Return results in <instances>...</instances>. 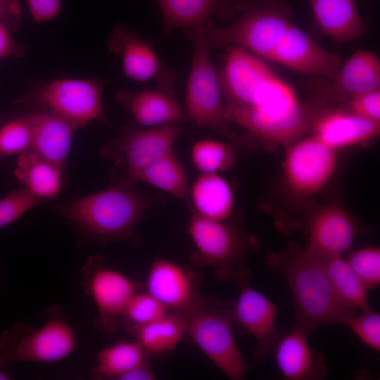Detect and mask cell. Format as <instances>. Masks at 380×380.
<instances>
[{
	"label": "cell",
	"mask_w": 380,
	"mask_h": 380,
	"mask_svg": "<svg viewBox=\"0 0 380 380\" xmlns=\"http://www.w3.org/2000/svg\"><path fill=\"white\" fill-rule=\"evenodd\" d=\"M226 48L219 77L228 120L274 145L287 146L309 134L324 104L303 102L259 56L239 46Z\"/></svg>",
	"instance_id": "1"
},
{
	"label": "cell",
	"mask_w": 380,
	"mask_h": 380,
	"mask_svg": "<svg viewBox=\"0 0 380 380\" xmlns=\"http://www.w3.org/2000/svg\"><path fill=\"white\" fill-rule=\"evenodd\" d=\"M135 182L118 179L110 187L60 204L57 210L80 233L82 241L99 245L141 242L135 227L148 208L161 204L158 195L139 191Z\"/></svg>",
	"instance_id": "2"
},
{
	"label": "cell",
	"mask_w": 380,
	"mask_h": 380,
	"mask_svg": "<svg viewBox=\"0 0 380 380\" xmlns=\"http://www.w3.org/2000/svg\"><path fill=\"white\" fill-rule=\"evenodd\" d=\"M267 265L281 273L291 289L296 308V324L310 334L315 330L342 324L355 313L336 295L320 258L307 248L291 243L279 253H269Z\"/></svg>",
	"instance_id": "3"
},
{
	"label": "cell",
	"mask_w": 380,
	"mask_h": 380,
	"mask_svg": "<svg viewBox=\"0 0 380 380\" xmlns=\"http://www.w3.org/2000/svg\"><path fill=\"white\" fill-rule=\"evenodd\" d=\"M213 23L182 30L193 44V57L186 91V115L195 125L222 134L235 148L251 146L247 137L236 132L226 114L217 70L210 57L205 30Z\"/></svg>",
	"instance_id": "4"
},
{
	"label": "cell",
	"mask_w": 380,
	"mask_h": 380,
	"mask_svg": "<svg viewBox=\"0 0 380 380\" xmlns=\"http://www.w3.org/2000/svg\"><path fill=\"white\" fill-rule=\"evenodd\" d=\"M45 318L39 327L18 322L0 334V367L22 362H57L77 350L78 336L64 310L51 305Z\"/></svg>",
	"instance_id": "5"
},
{
	"label": "cell",
	"mask_w": 380,
	"mask_h": 380,
	"mask_svg": "<svg viewBox=\"0 0 380 380\" xmlns=\"http://www.w3.org/2000/svg\"><path fill=\"white\" fill-rule=\"evenodd\" d=\"M232 305L205 297L186 315V334L229 379L241 380L248 366L235 340Z\"/></svg>",
	"instance_id": "6"
},
{
	"label": "cell",
	"mask_w": 380,
	"mask_h": 380,
	"mask_svg": "<svg viewBox=\"0 0 380 380\" xmlns=\"http://www.w3.org/2000/svg\"><path fill=\"white\" fill-rule=\"evenodd\" d=\"M188 232L195 246L192 261L213 270L221 281L234 279L254 241L233 227L206 218L195 211L189 220Z\"/></svg>",
	"instance_id": "7"
},
{
	"label": "cell",
	"mask_w": 380,
	"mask_h": 380,
	"mask_svg": "<svg viewBox=\"0 0 380 380\" xmlns=\"http://www.w3.org/2000/svg\"><path fill=\"white\" fill-rule=\"evenodd\" d=\"M84 292L96 308L93 323L101 332H115L122 324L125 308L139 291V284L127 274L108 267L100 255L89 257L80 271Z\"/></svg>",
	"instance_id": "8"
},
{
	"label": "cell",
	"mask_w": 380,
	"mask_h": 380,
	"mask_svg": "<svg viewBox=\"0 0 380 380\" xmlns=\"http://www.w3.org/2000/svg\"><path fill=\"white\" fill-rule=\"evenodd\" d=\"M184 127L177 124L139 129L127 127L121 134L110 140L101 149L103 157L121 167L122 178L135 182L148 165L174 151V144Z\"/></svg>",
	"instance_id": "9"
},
{
	"label": "cell",
	"mask_w": 380,
	"mask_h": 380,
	"mask_svg": "<svg viewBox=\"0 0 380 380\" xmlns=\"http://www.w3.org/2000/svg\"><path fill=\"white\" fill-rule=\"evenodd\" d=\"M338 163V150L313 136L287 146L284 161L285 183L296 197H310L331 179Z\"/></svg>",
	"instance_id": "10"
},
{
	"label": "cell",
	"mask_w": 380,
	"mask_h": 380,
	"mask_svg": "<svg viewBox=\"0 0 380 380\" xmlns=\"http://www.w3.org/2000/svg\"><path fill=\"white\" fill-rule=\"evenodd\" d=\"M249 276L248 270L243 266L232 279L240 293L232 305L231 315L235 325L255 338L252 365H256L272 354L281 331L276 327L279 308L251 286Z\"/></svg>",
	"instance_id": "11"
},
{
	"label": "cell",
	"mask_w": 380,
	"mask_h": 380,
	"mask_svg": "<svg viewBox=\"0 0 380 380\" xmlns=\"http://www.w3.org/2000/svg\"><path fill=\"white\" fill-rule=\"evenodd\" d=\"M103 89V81L98 77L58 79L39 89L36 100L79 129L95 120L106 122Z\"/></svg>",
	"instance_id": "12"
},
{
	"label": "cell",
	"mask_w": 380,
	"mask_h": 380,
	"mask_svg": "<svg viewBox=\"0 0 380 380\" xmlns=\"http://www.w3.org/2000/svg\"><path fill=\"white\" fill-rule=\"evenodd\" d=\"M108 48L120 57L127 77L142 82L154 81L156 89L176 93L175 71L165 67L150 42L127 25H118L114 27Z\"/></svg>",
	"instance_id": "13"
},
{
	"label": "cell",
	"mask_w": 380,
	"mask_h": 380,
	"mask_svg": "<svg viewBox=\"0 0 380 380\" xmlns=\"http://www.w3.org/2000/svg\"><path fill=\"white\" fill-rule=\"evenodd\" d=\"M309 87L327 105H343L352 97L380 89V61L369 50L355 52L331 78L312 76Z\"/></svg>",
	"instance_id": "14"
},
{
	"label": "cell",
	"mask_w": 380,
	"mask_h": 380,
	"mask_svg": "<svg viewBox=\"0 0 380 380\" xmlns=\"http://www.w3.org/2000/svg\"><path fill=\"white\" fill-rule=\"evenodd\" d=\"M200 275L166 258L151 265L145 280L146 292L169 311L189 315L205 299L200 292Z\"/></svg>",
	"instance_id": "15"
},
{
	"label": "cell",
	"mask_w": 380,
	"mask_h": 380,
	"mask_svg": "<svg viewBox=\"0 0 380 380\" xmlns=\"http://www.w3.org/2000/svg\"><path fill=\"white\" fill-rule=\"evenodd\" d=\"M380 122L364 118L343 106H324L316 115L310 134L334 149L367 142L379 135Z\"/></svg>",
	"instance_id": "16"
},
{
	"label": "cell",
	"mask_w": 380,
	"mask_h": 380,
	"mask_svg": "<svg viewBox=\"0 0 380 380\" xmlns=\"http://www.w3.org/2000/svg\"><path fill=\"white\" fill-rule=\"evenodd\" d=\"M361 227L343 208L327 205L317 210L307 224V248L318 257L342 255L350 250Z\"/></svg>",
	"instance_id": "17"
},
{
	"label": "cell",
	"mask_w": 380,
	"mask_h": 380,
	"mask_svg": "<svg viewBox=\"0 0 380 380\" xmlns=\"http://www.w3.org/2000/svg\"><path fill=\"white\" fill-rule=\"evenodd\" d=\"M310 333L296 324L281 331L274 348L277 365L284 379L322 380L327 373L324 355L308 343Z\"/></svg>",
	"instance_id": "18"
},
{
	"label": "cell",
	"mask_w": 380,
	"mask_h": 380,
	"mask_svg": "<svg viewBox=\"0 0 380 380\" xmlns=\"http://www.w3.org/2000/svg\"><path fill=\"white\" fill-rule=\"evenodd\" d=\"M243 0H156L162 16L163 32L207 25L214 18L229 20L239 12Z\"/></svg>",
	"instance_id": "19"
},
{
	"label": "cell",
	"mask_w": 380,
	"mask_h": 380,
	"mask_svg": "<svg viewBox=\"0 0 380 380\" xmlns=\"http://www.w3.org/2000/svg\"><path fill=\"white\" fill-rule=\"evenodd\" d=\"M115 101L128 108L136 121L143 126L174 125L187 119L176 93L158 89L137 91L122 89L117 92Z\"/></svg>",
	"instance_id": "20"
},
{
	"label": "cell",
	"mask_w": 380,
	"mask_h": 380,
	"mask_svg": "<svg viewBox=\"0 0 380 380\" xmlns=\"http://www.w3.org/2000/svg\"><path fill=\"white\" fill-rule=\"evenodd\" d=\"M32 129V149L65 170L72 139L77 128L49 110L25 114Z\"/></svg>",
	"instance_id": "21"
},
{
	"label": "cell",
	"mask_w": 380,
	"mask_h": 380,
	"mask_svg": "<svg viewBox=\"0 0 380 380\" xmlns=\"http://www.w3.org/2000/svg\"><path fill=\"white\" fill-rule=\"evenodd\" d=\"M320 31L338 44L362 36L367 30L354 0H308Z\"/></svg>",
	"instance_id": "22"
},
{
	"label": "cell",
	"mask_w": 380,
	"mask_h": 380,
	"mask_svg": "<svg viewBox=\"0 0 380 380\" xmlns=\"http://www.w3.org/2000/svg\"><path fill=\"white\" fill-rule=\"evenodd\" d=\"M64 169L32 150L18 155L14 175L42 201L56 198L64 187Z\"/></svg>",
	"instance_id": "23"
},
{
	"label": "cell",
	"mask_w": 380,
	"mask_h": 380,
	"mask_svg": "<svg viewBox=\"0 0 380 380\" xmlns=\"http://www.w3.org/2000/svg\"><path fill=\"white\" fill-rule=\"evenodd\" d=\"M193 211L217 222H224L234 208V194L229 184L217 173H203L190 191Z\"/></svg>",
	"instance_id": "24"
},
{
	"label": "cell",
	"mask_w": 380,
	"mask_h": 380,
	"mask_svg": "<svg viewBox=\"0 0 380 380\" xmlns=\"http://www.w3.org/2000/svg\"><path fill=\"white\" fill-rule=\"evenodd\" d=\"M186 315L168 311L159 319L132 332L146 353L162 354L175 350L186 333Z\"/></svg>",
	"instance_id": "25"
},
{
	"label": "cell",
	"mask_w": 380,
	"mask_h": 380,
	"mask_svg": "<svg viewBox=\"0 0 380 380\" xmlns=\"http://www.w3.org/2000/svg\"><path fill=\"white\" fill-rule=\"evenodd\" d=\"M331 286L340 301L357 312L370 309L367 289L341 255L320 258Z\"/></svg>",
	"instance_id": "26"
},
{
	"label": "cell",
	"mask_w": 380,
	"mask_h": 380,
	"mask_svg": "<svg viewBox=\"0 0 380 380\" xmlns=\"http://www.w3.org/2000/svg\"><path fill=\"white\" fill-rule=\"evenodd\" d=\"M135 182H144L168 192L184 201L193 211L186 174L174 151L148 165Z\"/></svg>",
	"instance_id": "27"
},
{
	"label": "cell",
	"mask_w": 380,
	"mask_h": 380,
	"mask_svg": "<svg viewBox=\"0 0 380 380\" xmlns=\"http://www.w3.org/2000/svg\"><path fill=\"white\" fill-rule=\"evenodd\" d=\"M148 356L137 339L121 341L97 353L91 372L96 377L117 380L133 367L147 361Z\"/></svg>",
	"instance_id": "28"
},
{
	"label": "cell",
	"mask_w": 380,
	"mask_h": 380,
	"mask_svg": "<svg viewBox=\"0 0 380 380\" xmlns=\"http://www.w3.org/2000/svg\"><path fill=\"white\" fill-rule=\"evenodd\" d=\"M235 151L236 148L229 143L205 139L194 145L191 158L195 167L202 173H217L234 165Z\"/></svg>",
	"instance_id": "29"
},
{
	"label": "cell",
	"mask_w": 380,
	"mask_h": 380,
	"mask_svg": "<svg viewBox=\"0 0 380 380\" xmlns=\"http://www.w3.org/2000/svg\"><path fill=\"white\" fill-rule=\"evenodd\" d=\"M168 311L148 292L137 291L125 308L122 324L132 332L136 329L159 319Z\"/></svg>",
	"instance_id": "30"
},
{
	"label": "cell",
	"mask_w": 380,
	"mask_h": 380,
	"mask_svg": "<svg viewBox=\"0 0 380 380\" xmlns=\"http://www.w3.org/2000/svg\"><path fill=\"white\" fill-rule=\"evenodd\" d=\"M32 129L25 114L0 128V156L22 154L32 149Z\"/></svg>",
	"instance_id": "31"
},
{
	"label": "cell",
	"mask_w": 380,
	"mask_h": 380,
	"mask_svg": "<svg viewBox=\"0 0 380 380\" xmlns=\"http://www.w3.org/2000/svg\"><path fill=\"white\" fill-rule=\"evenodd\" d=\"M346 261L367 290L376 288L380 284V248L367 246L350 250Z\"/></svg>",
	"instance_id": "32"
},
{
	"label": "cell",
	"mask_w": 380,
	"mask_h": 380,
	"mask_svg": "<svg viewBox=\"0 0 380 380\" xmlns=\"http://www.w3.org/2000/svg\"><path fill=\"white\" fill-rule=\"evenodd\" d=\"M345 324L367 346L376 351L380 350V315L372 308L344 317Z\"/></svg>",
	"instance_id": "33"
},
{
	"label": "cell",
	"mask_w": 380,
	"mask_h": 380,
	"mask_svg": "<svg viewBox=\"0 0 380 380\" xmlns=\"http://www.w3.org/2000/svg\"><path fill=\"white\" fill-rule=\"evenodd\" d=\"M41 202L25 187L11 191L0 200V229L13 223Z\"/></svg>",
	"instance_id": "34"
},
{
	"label": "cell",
	"mask_w": 380,
	"mask_h": 380,
	"mask_svg": "<svg viewBox=\"0 0 380 380\" xmlns=\"http://www.w3.org/2000/svg\"><path fill=\"white\" fill-rule=\"evenodd\" d=\"M340 106L364 118L380 122V89L356 95Z\"/></svg>",
	"instance_id": "35"
},
{
	"label": "cell",
	"mask_w": 380,
	"mask_h": 380,
	"mask_svg": "<svg viewBox=\"0 0 380 380\" xmlns=\"http://www.w3.org/2000/svg\"><path fill=\"white\" fill-rule=\"evenodd\" d=\"M32 18L35 23L55 18L62 8L61 0H27Z\"/></svg>",
	"instance_id": "36"
},
{
	"label": "cell",
	"mask_w": 380,
	"mask_h": 380,
	"mask_svg": "<svg viewBox=\"0 0 380 380\" xmlns=\"http://www.w3.org/2000/svg\"><path fill=\"white\" fill-rule=\"evenodd\" d=\"M25 47L13 40L8 26L0 22V59L23 56Z\"/></svg>",
	"instance_id": "37"
},
{
	"label": "cell",
	"mask_w": 380,
	"mask_h": 380,
	"mask_svg": "<svg viewBox=\"0 0 380 380\" xmlns=\"http://www.w3.org/2000/svg\"><path fill=\"white\" fill-rule=\"evenodd\" d=\"M20 14L19 0H0V22L7 25L18 23Z\"/></svg>",
	"instance_id": "38"
},
{
	"label": "cell",
	"mask_w": 380,
	"mask_h": 380,
	"mask_svg": "<svg viewBox=\"0 0 380 380\" xmlns=\"http://www.w3.org/2000/svg\"><path fill=\"white\" fill-rule=\"evenodd\" d=\"M157 376L151 369L148 360L133 367L121 375L117 380H155Z\"/></svg>",
	"instance_id": "39"
},
{
	"label": "cell",
	"mask_w": 380,
	"mask_h": 380,
	"mask_svg": "<svg viewBox=\"0 0 380 380\" xmlns=\"http://www.w3.org/2000/svg\"><path fill=\"white\" fill-rule=\"evenodd\" d=\"M11 379V376L6 372L0 369V380H8Z\"/></svg>",
	"instance_id": "40"
}]
</instances>
